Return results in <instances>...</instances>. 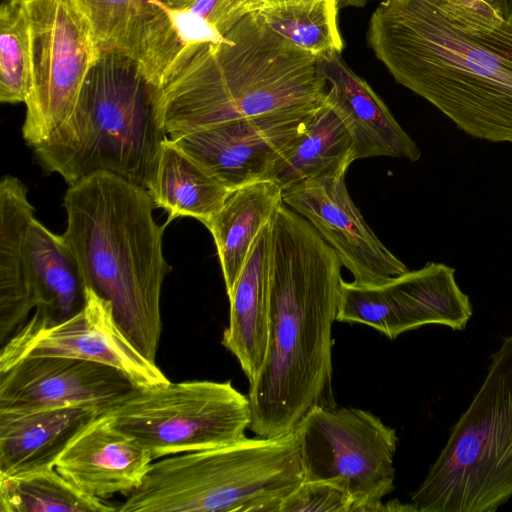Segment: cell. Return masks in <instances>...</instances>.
Returning <instances> with one entry per match:
<instances>
[{
  "label": "cell",
  "mask_w": 512,
  "mask_h": 512,
  "mask_svg": "<svg viewBox=\"0 0 512 512\" xmlns=\"http://www.w3.org/2000/svg\"><path fill=\"white\" fill-rule=\"evenodd\" d=\"M368 42L397 82L466 134L512 142V23L481 0H385Z\"/></svg>",
  "instance_id": "6da1fadb"
},
{
  "label": "cell",
  "mask_w": 512,
  "mask_h": 512,
  "mask_svg": "<svg viewBox=\"0 0 512 512\" xmlns=\"http://www.w3.org/2000/svg\"><path fill=\"white\" fill-rule=\"evenodd\" d=\"M342 266L316 229L283 202L271 224L266 354L249 383V430L256 436L291 433L314 409L337 406L332 325Z\"/></svg>",
  "instance_id": "7a4b0ae2"
},
{
  "label": "cell",
  "mask_w": 512,
  "mask_h": 512,
  "mask_svg": "<svg viewBox=\"0 0 512 512\" xmlns=\"http://www.w3.org/2000/svg\"><path fill=\"white\" fill-rule=\"evenodd\" d=\"M318 56L270 30L255 12L198 48L159 89L169 139L217 123L311 111L327 94Z\"/></svg>",
  "instance_id": "3957f363"
},
{
  "label": "cell",
  "mask_w": 512,
  "mask_h": 512,
  "mask_svg": "<svg viewBox=\"0 0 512 512\" xmlns=\"http://www.w3.org/2000/svg\"><path fill=\"white\" fill-rule=\"evenodd\" d=\"M62 234L87 287L108 300L127 337L155 362L162 335L161 292L171 267L165 225L153 218L149 192L109 173L69 186Z\"/></svg>",
  "instance_id": "277c9868"
},
{
  "label": "cell",
  "mask_w": 512,
  "mask_h": 512,
  "mask_svg": "<svg viewBox=\"0 0 512 512\" xmlns=\"http://www.w3.org/2000/svg\"><path fill=\"white\" fill-rule=\"evenodd\" d=\"M167 139L159 89L136 59L99 51L68 119L33 148L41 166L69 186L104 172L148 191Z\"/></svg>",
  "instance_id": "5b68a950"
},
{
  "label": "cell",
  "mask_w": 512,
  "mask_h": 512,
  "mask_svg": "<svg viewBox=\"0 0 512 512\" xmlns=\"http://www.w3.org/2000/svg\"><path fill=\"white\" fill-rule=\"evenodd\" d=\"M304 480L296 432L152 462L118 512H280Z\"/></svg>",
  "instance_id": "8992f818"
},
{
  "label": "cell",
  "mask_w": 512,
  "mask_h": 512,
  "mask_svg": "<svg viewBox=\"0 0 512 512\" xmlns=\"http://www.w3.org/2000/svg\"><path fill=\"white\" fill-rule=\"evenodd\" d=\"M512 497V334L422 483L416 512H495Z\"/></svg>",
  "instance_id": "52a82bcc"
},
{
  "label": "cell",
  "mask_w": 512,
  "mask_h": 512,
  "mask_svg": "<svg viewBox=\"0 0 512 512\" xmlns=\"http://www.w3.org/2000/svg\"><path fill=\"white\" fill-rule=\"evenodd\" d=\"M105 413L154 460L234 444L246 438L251 423L248 395L230 381L138 387Z\"/></svg>",
  "instance_id": "ba28073f"
},
{
  "label": "cell",
  "mask_w": 512,
  "mask_h": 512,
  "mask_svg": "<svg viewBox=\"0 0 512 512\" xmlns=\"http://www.w3.org/2000/svg\"><path fill=\"white\" fill-rule=\"evenodd\" d=\"M304 480L343 490L352 512L383 511L394 490L396 431L374 414L346 407L316 408L295 430Z\"/></svg>",
  "instance_id": "9c48e42d"
},
{
  "label": "cell",
  "mask_w": 512,
  "mask_h": 512,
  "mask_svg": "<svg viewBox=\"0 0 512 512\" xmlns=\"http://www.w3.org/2000/svg\"><path fill=\"white\" fill-rule=\"evenodd\" d=\"M20 1L29 24L31 51V85L22 135L34 147L72 113L99 49L76 0Z\"/></svg>",
  "instance_id": "30bf717a"
},
{
  "label": "cell",
  "mask_w": 512,
  "mask_h": 512,
  "mask_svg": "<svg viewBox=\"0 0 512 512\" xmlns=\"http://www.w3.org/2000/svg\"><path fill=\"white\" fill-rule=\"evenodd\" d=\"M472 316L469 297L455 270L428 262L380 285L342 281L336 320L372 327L390 339L427 324L465 329Z\"/></svg>",
  "instance_id": "8fae6325"
},
{
  "label": "cell",
  "mask_w": 512,
  "mask_h": 512,
  "mask_svg": "<svg viewBox=\"0 0 512 512\" xmlns=\"http://www.w3.org/2000/svg\"><path fill=\"white\" fill-rule=\"evenodd\" d=\"M66 357L114 367L138 387L170 382L127 337L110 302L87 287L82 309L53 325L21 327L0 351V372L26 357Z\"/></svg>",
  "instance_id": "7c38bea8"
},
{
  "label": "cell",
  "mask_w": 512,
  "mask_h": 512,
  "mask_svg": "<svg viewBox=\"0 0 512 512\" xmlns=\"http://www.w3.org/2000/svg\"><path fill=\"white\" fill-rule=\"evenodd\" d=\"M282 198L334 249L353 282L380 285L408 271L364 220L348 193L345 175L304 180L282 190Z\"/></svg>",
  "instance_id": "4fadbf2b"
},
{
  "label": "cell",
  "mask_w": 512,
  "mask_h": 512,
  "mask_svg": "<svg viewBox=\"0 0 512 512\" xmlns=\"http://www.w3.org/2000/svg\"><path fill=\"white\" fill-rule=\"evenodd\" d=\"M138 386L120 370L66 357H26L0 372V411L93 406L101 413Z\"/></svg>",
  "instance_id": "5bb4252c"
},
{
  "label": "cell",
  "mask_w": 512,
  "mask_h": 512,
  "mask_svg": "<svg viewBox=\"0 0 512 512\" xmlns=\"http://www.w3.org/2000/svg\"><path fill=\"white\" fill-rule=\"evenodd\" d=\"M314 110L217 123L170 140L232 190L267 179Z\"/></svg>",
  "instance_id": "9a60e30c"
},
{
  "label": "cell",
  "mask_w": 512,
  "mask_h": 512,
  "mask_svg": "<svg viewBox=\"0 0 512 512\" xmlns=\"http://www.w3.org/2000/svg\"><path fill=\"white\" fill-rule=\"evenodd\" d=\"M153 460L141 442L102 413L68 445L55 468L84 493L105 500L136 490Z\"/></svg>",
  "instance_id": "2e32d148"
},
{
  "label": "cell",
  "mask_w": 512,
  "mask_h": 512,
  "mask_svg": "<svg viewBox=\"0 0 512 512\" xmlns=\"http://www.w3.org/2000/svg\"><path fill=\"white\" fill-rule=\"evenodd\" d=\"M340 54H324L318 61L328 87L325 100L349 133L355 160L388 156L417 161L421 152L416 143Z\"/></svg>",
  "instance_id": "e0dca14e"
},
{
  "label": "cell",
  "mask_w": 512,
  "mask_h": 512,
  "mask_svg": "<svg viewBox=\"0 0 512 512\" xmlns=\"http://www.w3.org/2000/svg\"><path fill=\"white\" fill-rule=\"evenodd\" d=\"M100 414L93 406L0 411V477L55 467L68 445Z\"/></svg>",
  "instance_id": "ac0fdd59"
},
{
  "label": "cell",
  "mask_w": 512,
  "mask_h": 512,
  "mask_svg": "<svg viewBox=\"0 0 512 512\" xmlns=\"http://www.w3.org/2000/svg\"><path fill=\"white\" fill-rule=\"evenodd\" d=\"M35 218L27 188L6 175L0 183V343L26 322L36 307L31 284L27 232Z\"/></svg>",
  "instance_id": "d6986e66"
},
{
  "label": "cell",
  "mask_w": 512,
  "mask_h": 512,
  "mask_svg": "<svg viewBox=\"0 0 512 512\" xmlns=\"http://www.w3.org/2000/svg\"><path fill=\"white\" fill-rule=\"evenodd\" d=\"M272 221L259 234L227 295L230 316L221 343L236 357L249 383L257 377L268 342Z\"/></svg>",
  "instance_id": "ffe728a7"
},
{
  "label": "cell",
  "mask_w": 512,
  "mask_h": 512,
  "mask_svg": "<svg viewBox=\"0 0 512 512\" xmlns=\"http://www.w3.org/2000/svg\"><path fill=\"white\" fill-rule=\"evenodd\" d=\"M27 246L36 307L23 326H48L72 317L85 304L87 286L63 236L34 218L28 228Z\"/></svg>",
  "instance_id": "44dd1931"
},
{
  "label": "cell",
  "mask_w": 512,
  "mask_h": 512,
  "mask_svg": "<svg viewBox=\"0 0 512 512\" xmlns=\"http://www.w3.org/2000/svg\"><path fill=\"white\" fill-rule=\"evenodd\" d=\"M283 203L282 188L263 179L230 190L220 209L205 226L211 233L227 295L262 230Z\"/></svg>",
  "instance_id": "7402d4cb"
},
{
  "label": "cell",
  "mask_w": 512,
  "mask_h": 512,
  "mask_svg": "<svg viewBox=\"0 0 512 512\" xmlns=\"http://www.w3.org/2000/svg\"><path fill=\"white\" fill-rule=\"evenodd\" d=\"M353 161L349 133L324 100L305 119L296 136L275 161L267 179L284 190L311 178L346 175Z\"/></svg>",
  "instance_id": "603a6c76"
},
{
  "label": "cell",
  "mask_w": 512,
  "mask_h": 512,
  "mask_svg": "<svg viewBox=\"0 0 512 512\" xmlns=\"http://www.w3.org/2000/svg\"><path fill=\"white\" fill-rule=\"evenodd\" d=\"M148 192L155 207L169 214L166 224L175 218L192 217L206 226L230 189L168 138Z\"/></svg>",
  "instance_id": "cb8c5ba5"
},
{
  "label": "cell",
  "mask_w": 512,
  "mask_h": 512,
  "mask_svg": "<svg viewBox=\"0 0 512 512\" xmlns=\"http://www.w3.org/2000/svg\"><path fill=\"white\" fill-rule=\"evenodd\" d=\"M336 0H288L254 11L274 33L315 56L341 53Z\"/></svg>",
  "instance_id": "d4e9b609"
},
{
  "label": "cell",
  "mask_w": 512,
  "mask_h": 512,
  "mask_svg": "<svg viewBox=\"0 0 512 512\" xmlns=\"http://www.w3.org/2000/svg\"><path fill=\"white\" fill-rule=\"evenodd\" d=\"M118 507L88 495L55 467L0 477V512H112Z\"/></svg>",
  "instance_id": "484cf974"
},
{
  "label": "cell",
  "mask_w": 512,
  "mask_h": 512,
  "mask_svg": "<svg viewBox=\"0 0 512 512\" xmlns=\"http://www.w3.org/2000/svg\"><path fill=\"white\" fill-rule=\"evenodd\" d=\"M99 51L135 56L140 38L161 10L157 0H76Z\"/></svg>",
  "instance_id": "4316f807"
},
{
  "label": "cell",
  "mask_w": 512,
  "mask_h": 512,
  "mask_svg": "<svg viewBox=\"0 0 512 512\" xmlns=\"http://www.w3.org/2000/svg\"><path fill=\"white\" fill-rule=\"evenodd\" d=\"M31 85L29 24L20 0H3L0 9V100L25 103Z\"/></svg>",
  "instance_id": "83f0119b"
},
{
  "label": "cell",
  "mask_w": 512,
  "mask_h": 512,
  "mask_svg": "<svg viewBox=\"0 0 512 512\" xmlns=\"http://www.w3.org/2000/svg\"><path fill=\"white\" fill-rule=\"evenodd\" d=\"M352 512L348 495L324 481L303 480L283 501L280 512Z\"/></svg>",
  "instance_id": "f1b7e54d"
},
{
  "label": "cell",
  "mask_w": 512,
  "mask_h": 512,
  "mask_svg": "<svg viewBox=\"0 0 512 512\" xmlns=\"http://www.w3.org/2000/svg\"><path fill=\"white\" fill-rule=\"evenodd\" d=\"M288 0H227L225 25L227 31L244 15L254 12L264 5Z\"/></svg>",
  "instance_id": "f546056e"
},
{
  "label": "cell",
  "mask_w": 512,
  "mask_h": 512,
  "mask_svg": "<svg viewBox=\"0 0 512 512\" xmlns=\"http://www.w3.org/2000/svg\"><path fill=\"white\" fill-rule=\"evenodd\" d=\"M502 20L512 23V0H481Z\"/></svg>",
  "instance_id": "4dcf8cb0"
},
{
  "label": "cell",
  "mask_w": 512,
  "mask_h": 512,
  "mask_svg": "<svg viewBox=\"0 0 512 512\" xmlns=\"http://www.w3.org/2000/svg\"><path fill=\"white\" fill-rule=\"evenodd\" d=\"M368 0H336L338 8L346 6H363Z\"/></svg>",
  "instance_id": "1f68e13d"
}]
</instances>
